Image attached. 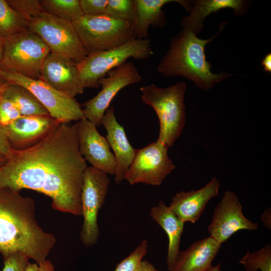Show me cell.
I'll use <instances>...</instances> for the list:
<instances>
[{
  "mask_svg": "<svg viewBox=\"0 0 271 271\" xmlns=\"http://www.w3.org/2000/svg\"><path fill=\"white\" fill-rule=\"evenodd\" d=\"M25 271H58L56 270L55 266L49 260L37 263L36 262H28Z\"/></svg>",
  "mask_w": 271,
  "mask_h": 271,
  "instance_id": "obj_33",
  "label": "cell"
},
{
  "mask_svg": "<svg viewBox=\"0 0 271 271\" xmlns=\"http://www.w3.org/2000/svg\"><path fill=\"white\" fill-rule=\"evenodd\" d=\"M56 241L55 236L44 231L37 222L32 198L0 187V254L3 259L21 252L42 263Z\"/></svg>",
  "mask_w": 271,
  "mask_h": 271,
  "instance_id": "obj_2",
  "label": "cell"
},
{
  "mask_svg": "<svg viewBox=\"0 0 271 271\" xmlns=\"http://www.w3.org/2000/svg\"><path fill=\"white\" fill-rule=\"evenodd\" d=\"M208 271H221L220 264H218L215 266L212 265Z\"/></svg>",
  "mask_w": 271,
  "mask_h": 271,
  "instance_id": "obj_40",
  "label": "cell"
},
{
  "mask_svg": "<svg viewBox=\"0 0 271 271\" xmlns=\"http://www.w3.org/2000/svg\"><path fill=\"white\" fill-rule=\"evenodd\" d=\"M137 271H158L155 266L147 260H142Z\"/></svg>",
  "mask_w": 271,
  "mask_h": 271,
  "instance_id": "obj_36",
  "label": "cell"
},
{
  "mask_svg": "<svg viewBox=\"0 0 271 271\" xmlns=\"http://www.w3.org/2000/svg\"><path fill=\"white\" fill-rule=\"evenodd\" d=\"M142 79L131 62H126L109 71L98 81L102 88L100 91L83 104L84 117L96 126L100 125L106 110L117 93L126 86L139 83Z\"/></svg>",
  "mask_w": 271,
  "mask_h": 271,
  "instance_id": "obj_12",
  "label": "cell"
},
{
  "mask_svg": "<svg viewBox=\"0 0 271 271\" xmlns=\"http://www.w3.org/2000/svg\"><path fill=\"white\" fill-rule=\"evenodd\" d=\"M263 67L264 70L271 72V53L267 54L262 59L261 63Z\"/></svg>",
  "mask_w": 271,
  "mask_h": 271,
  "instance_id": "obj_37",
  "label": "cell"
},
{
  "mask_svg": "<svg viewBox=\"0 0 271 271\" xmlns=\"http://www.w3.org/2000/svg\"><path fill=\"white\" fill-rule=\"evenodd\" d=\"M101 124L106 130V139L113 151L116 162L114 180L119 184L130 165L136 154V149L130 144L124 128L117 122L112 106L105 111Z\"/></svg>",
  "mask_w": 271,
  "mask_h": 271,
  "instance_id": "obj_18",
  "label": "cell"
},
{
  "mask_svg": "<svg viewBox=\"0 0 271 271\" xmlns=\"http://www.w3.org/2000/svg\"><path fill=\"white\" fill-rule=\"evenodd\" d=\"M12 148L6 134L4 127L0 126V153L7 157L11 154Z\"/></svg>",
  "mask_w": 271,
  "mask_h": 271,
  "instance_id": "obj_34",
  "label": "cell"
},
{
  "mask_svg": "<svg viewBox=\"0 0 271 271\" xmlns=\"http://www.w3.org/2000/svg\"><path fill=\"white\" fill-rule=\"evenodd\" d=\"M7 85V83L6 82L0 86V101L3 98V94Z\"/></svg>",
  "mask_w": 271,
  "mask_h": 271,
  "instance_id": "obj_41",
  "label": "cell"
},
{
  "mask_svg": "<svg viewBox=\"0 0 271 271\" xmlns=\"http://www.w3.org/2000/svg\"><path fill=\"white\" fill-rule=\"evenodd\" d=\"M271 212L270 208L266 209L261 216V220L264 223V225L268 229L271 228Z\"/></svg>",
  "mask_w": 271,
  "mask_h": 271,
  "instance_id": "obj_35",
  "label": "cell"
},
{
  "mask_svg": "<svg viewBox=\"0 0 271 271\" xmlns=\"http://www.w3.org/2000/svg\"><path fill=\"white\" fill-rule=\"evenodd\" d=\"M39 79L57 91L74 98L83 93L76 63L72 59L50 52L45 60Z\"/></svg>",
  "mask_w": 271,
  "mask_h": 271,
  "instance_id": "obj_15",
  "label": "cell"
},
{
  "mask_svg": "<svg viewBox=\"0 0 271 271\" xmlns=\"http://www.w3.org/2000/svg\"><path fill=\"white\" fill-rule=\"evenodd\" d=\"M221 246L210 236L196 241L180 251L171 271H208Z\"/></svg>",
  "mask_w": 271,
  "mask_h": 271,
  "instance_id": "obj_21",
  "label": "cell"
},
{
  "mask_svg": "<svg viewBox=\"0 0 271 271\" xmlns=\"http://www.w3.org/2000/svg\"><path fill=\"white\" fill-rule=\"evenodd\" d=\"M87 167L79 150L76 123H61L36 145L12 149L0 167V187L36 191L51 199L54 209L81 215Z\"/></svg>",
  "mask_w": 271,
  "mask_h": 271,
  "instance_id": "obj_1",
  "label": "cell"
},
{
  "mask_svg": "<svg viewBox=\"0 0 271 271\" xmlns=\"http://www.w3.org/2000/svg\"><path fill=\"white\" fill-rule=\"evenodd\" d=\"M108 0H80L84 15L96 16L106 15Z\"/></svg>",
  "mask_w": 271,
  "mask_h": 271,
  "instance_id": "obj_32",
  "label": "cell"
},
{
  "mask_svg": "<svg viewBox=\"0 0 271 271\" xmlns=\"http://www.w3.org/2000/svg\"><path fill=\"white\" fill-rule=\"evenodd\" d=\"M148 241L144 240L126 257L117 265L113 271H137L148 251Z\"/></svg>",
  "mask_w": 271,
  "mask_h": 271,
  "instance_id": "obj_28",
  "label": "cell"
},
{
  "mask_svg": "<svg viewBox=\"0 0 271 271\" xmlns=\"http://www.w3.org/2000/svg\"><path fill=\"white\" fill-rule=\"evenodd\" d=\"M110 180L107 174L92 167H87L81 192V215L83 222L80 238L85 247L96 243L99 236L97 216L107 193Z\"/></svg>",
  "mask_w": 271,
  "mask_h": 271,
  "instance_id": "obj_9",
  "label": "cell"
},
{
  "mask_svg": "<svg viewBox=\"0 0 271 271\" xmlns=\"http://www.w3.org/2000/svg\"><path fill=\"white\" fill-rule=\"evenodd\" d=\"M134 0H108L106 15L115 19L133 23Z\"/></svg>",
  "mask_w": 271,
  "mask_h": 271,
  "instance_id": "obj_27",
  "label": "cell"
},
{
  "mask_svg": "<svg viewBox=\"0 0 271 271\" xmlns=\"http://www.w3.org/2000/svg\"><path fill=\"white\" fill-rule=\"evenodd\" d=\"M6 83L0 74V86Z\"/></svg>",
  "mask_w": 271,
  "mask_h": 271,
  "instance_id": "obj_42",
  "label": "cell"
},
{
  "mask_svg": "<svg viewBox=\"0 0 271 271\" xmlns=\"http://www.w3.org/2000/svg\"><path fill=\"white\" fill-rule=\"evenodd\" d=\"M7 158L2 154L0 153V167L4 165L7 162Z\"/></svg>",
  "mask_w": 271,
  "mask_h": 271,
  "instance_id": "obj_39",
  "label": "cell"
},
{
  "mask_svg": "<svg viewBox=\"0 0 271 271\" xmlns=\"http://www.w3.org/2000/svg\"><path fill=\"white\" fill-rule=\"evenodd\" d=\"M168 148L157 141L136 150L134 157L124 179L130 185L145 183L160 185L176 166L169 158Z\"/></svg>",
  "mask_w": 271,
  "mask_h": 271,
  "instance_id": "obj_11",
  "label": "cell"
},
{
  "mask_svg": "<svg viewBox=\"0 0 271 271\" xmlns=\"http://www.w3.org/2000/svg\"><path fill=\"white\" fill-rule=\"evenodd\" d=\"M27 25L28 29L37 34L52 53L67 57L76 63L88 55L72 23L42 10L27 21Z\"/></svg>",
  "mask_w": 271,
  "mask_h": 271,
  "instance_id": "obj_7",
  "label": "cell"
},
{
  "mask_svg": "<svg viewBox=\"0 0 271 271\" xmlns=\"http://www.w3.org/2000/svg\"><path fill=\"white\" fill-rule=\"evenodd\" d=\"M150 40L132 38L116 47L88 54L76 63L80 80L85 87L97 88L98 80L130 58L145 59L153 54Z\"/></svg>",
  "mask_w": 271,
  "mask_h": 271,
  "instance_id": "obj_6",
  "label": "cell"
},
{
  "mask_svg": "<svg viewBox=\"0 0 271 271\" xmlns=\"http://www.w3.org/2000/svg\"><path fill=\"white\" fill-rule=\"evenodd\" d=\"M50 50L43 40L28 29L4 39L0 70L38 79Z\"/></svg>",
  "mask_w": 271,
  "mask_h": 271,
  "instance_id": "obj_5",
  "label": "cell"
},
{
  "mask_svg": "<svg viewBox=\"0 0 271 271\" xmlns=\"http://www.w3.org/2000/svg\"><path fill=\"white\" fill-rule=\"evenodd\" d=\"M220 186L219 181L214 177L197 190L176 193L172 197L169 207L184 222L195 223L201 216L207 203L218 195Z\"/></svg>",
  "mask_w": 271,
  "mask_h": 271,
  "instance_id": "obj_17",
  "label": "cell"
},
{
  "mask_svg": "<svg viewBox=\"0 0 271 271\" xmlns=\"http://www.w3.org/2000/svg\"><path fill=\"white\" fill-rule=\"evenodd\" d=\"M26 29V22L7 1L0 0V36L5 39Z\"/></svg>",
  "mask_w": 271,
  "mask_h": 271,
  "instance_id": "obj_25",
  "label": "cell"
},
{
  "mask_svg": "<svg viewBox=\"0 0 271 271\" xmlns=\"http://www.w3.org/2000/svg\"><path fill=\"white\" fill-rule=\"evenodd\" d=\"M60 123L50 115H21L4 128L12 148L22 150L40 142Z\"/></svg>",
  "mask_w": 271,
  "mask_h": 271,
  "instance_id": "obj_16",
  "label": "cell"
},
{
  "mask_svg": "<svg viewBox=\"0 0 271 271\" xmlns=\"http://www.w3.org/2000/svg\"><path fill=\"white\" fill-rule=\"evenodd\" d=\"M239 262L245 271H271V245L267 244L253 252L247 251Z\"/></svg>",
  "mask_w": 271,
  "mask_h": 271,
  "instance_id": "obj_26",
  "label": "cell"
},
{
  "mask_svg": "<svg viewBox=\"0 0 271 271\" xmlns=\"http://www.w3.org/2000/svg\"><path fill=\"white\" fill-rule=\"evenodd\" d=\"M257 228L258 224L243 214L242 205L236 194L227 190L214 209L208 231L210 237L222 244L239 230Z\"/></svg>",
  "mask_w": 271,
  "mask_h": 271,
  "instance_id": "obj_13",
  "label": "cell"
},
{
  "mask_svg": "<svg viewBox=\"0 0 271 271\" xmlns=\"http://www.w3.org/2000/svg\"><path fill=\"white\" fill-rule=\"evenodd\" d=\"M3 259L2 271H25L30 259L25 254L18 252Z\"/></svg>",
  "mask_w": 271,
  "mask_h": 271,
  "instance_id": "obj_31",
  "label": "cell"
},
{
  "mask_svg": "<svg viewBox=\"0 0 271 271\" xmlns=\"http://www.w3.org/2000/svg\"><path fill=\"white\" fill-rule=\"evenodd\" d=\"M3 97L12 101L22 116L50 115L33 93L23 86L7 83Z\"/></svg>",
  "mask_w": 271,
  "mask_h": 271,
  "instance_id": "obj_23",
  "label": "cell"
},
{
  "mask_svg": "<svg viewBox=\"0 0 271 271\" xmlns=\"http://www.w3.org/2000/svg\"><path fill=\"white\" fill-rule=\"evenodd\" d=\"M21 116L14 103L3 97L0 101V126L5 127Z\"/></svg>",
  "mask_w": 271,
  "mask_h": 271,
  "instance_id": "obj_30",
  "label": "cell"
},
{
  "mask_svg": "<svg viewBox=\"0 0 271 271\" xmlns=\"http://www.w3.org/2000/svg\"><path fill=\"white\" fill-rule=\"evenodd\" d=\"M172 2L181 4L189 12L192 8L191 1L134 0V14L132 23L133 37L141 39H147L150 26H165L166 18L162 7Z\"/></svg>",
  "mask_w": 271,
  "mask_h": 271,
  "instance_id": "obj_19",
  "label": "cell"
},
{
  "mask_svg": "<svg viewBox=\"0 0 271 271\" xmlns=\"http://www.w3.org/2000/svg\"><path fill=\"white\" fill-rule=\"evenodd\" d=\"M72 24L88 54L116 47L134 37L132 22L107 15H84Z\"/></svg>",
  "mask_w": 271,
  "mask_h": 271,
  "instance_id": "obj_8",
  "label": "cell"
},
{
  "mask_svg": "<svg viewBox=\"0 0 271 271\" xmlns=\"http://www.w3.org/2000/svg\"><path fill=\"white\" fill-rule=\"evenodd\" d=\"M40 4L46 13L71 23L84 16L80 0H41Z\"/></svg>",
  "mask_w": 271,
  "mask_h": 271,
  "instance_id": "obj_24",
  "label": "cell"
},
{
  "mask_svg": "<svg viewBox=\"0 0 271 271\" xmlns=\"http://www.w3.org/2000/svg\"><path fill=\"white\" fill-rule=\"evenodd\" d=\"M227 23H222L218 32L207 40L198 38L189 29H183L171 39L169 49L158 65V72L166 77H185L204 91L211 89L215 84L232 75L223 72L213 73L205 52L206 45L220 33Z\"/></svg>",
  "mask_w": 271,
  "mask_h": 271,
  "instance_id": "obj_3",
  "label": "cell"
},
{
  "mask_svg": "<svg viewBox=\"0 0 271 271\" xmlns=\"http://www.w3.org/2000/svg\"><path fill=\"white\" fill-rule=\"evenodd\" d=\"M7 2L26 23L43 9L39 0H7Z\"/></svg>",
  "mask_w": 271,
  "mask_h": 271,
  "instance_id": "obj_29",
  "label": "cell"
},
{
  "mask_svg": "<svg viewBox=\"0 0 271 271\" xmlns=\"http://www.w3.org/2000/svg\"><path fill=\"white\" fill-rule=\"evenodd\" d=\"M0 74L7 83L18 84L29 89L50 115L60 123L79 121L85 118L83 109L75 98L57 91L41 79L1 70Z\"/></svg>",
  "mask_w": 271,
  "mask_h": 271,
  "instance_id": "obj_10",
  "label": "cell"
},
{
  "mask_svg": "<svg viewBox=\"0 0 271 271\" xmlns=\"http://www.w3.org/2000/svg\"><path fill=\"white\" fill-rule=\"evenodd\" d=\"M186 89V83L183 81L166 88L152 84L140 88L142 101L151 106L158 117L160 131L157 141L168 148L180 137L185 124Z\"/></svg>",
  "mask_w": 271,
  "mask_h": 271,
  "instance_id": "obj_4",
  "label": "cell"
},
{
  "mask_svg": "<svg viewBox=\"0 0 271 271\" xmlns=\"http://www.w3.org/2000/svg\"><path fill=\"white\" fill-rule=\"evenodd\" d=\"M80 154L92 167L107 174L115 175L116 162L106 138L96 126L85 118L76 123Z\"/></svg>",
  "mask_w": 271,
  "mask_h": 271,
  "instance_id": "obj_14",
  "label": "cell"
},
{
  "mask_svg": "<svg viewBox=\"0 0 271 271\" xmlns=\"http://www.w3.org/2000/svg\"><path fill=\"white\" fill-rule=\"evenodd\" d=\"M191 3L190 14L182 19L180 25L183 29H189L197 36L203 29L204 20L212 13L230 8L235 16H240L246 12L251 3L244 0H193Z\"/></svg>",
  "mask_w": 271,
  "mask_h": 271,
  "instance_id": "obj_20",
  "label": "cell"
},
{
  "mask_svg": "<svg viewBox=\"0 0 271 271\" xmlns=\"http://www.w3.org/2000/svg\"><path fill=\"white\" fill-rule=\"evenodd\" d=\"M4 53V39L0 36V61H1Z\"/></svg>",
  "mask_w": 271,
  "mask_h": 271,
  "instance_id": "obj_38",
  "label": "cell"
},
{
  "mask_svg": "<svg viewBox=\"0 0 271 271\" xmlns=\"http://www.w3.org/2000/svg\"><path fill=\"white\" fill-rule=\"evenodd\" d=\"M150 215L168 236L166 263L168 270L171 271L180 252V244L185 222L180 220L163 201H160L158 205L151 209Z\"/></svg>",
  "mask_w": 271,
  "mask_h": 271,
  "instance_id": "obj_22",
  "label": "cell"
}]
</instances>
